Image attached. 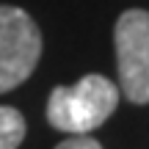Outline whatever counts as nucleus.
<instances>
[{
	"instance_id": "1",
	"label": "nucleus",
	"mask_w": 149,
	"mask_h": 149,
	"mask_svg": "<svg viewBox=\"0 0 149 149\" xmlns=\"http://www.w3.org/2000/svg\"><path fill=\"white\" fill-rule=\"evenodd\" d=\"M119 105V88L102 74H86L74 86H58L47 100V122L69 135H88Z\"/></svg>"
},
{
	"instance_id": "2",
	"label": "nucleus",
	"mask_w": 149,
	"mask_h": 149,
	"mask_svg": "<svg viewBox=\"0 0 149 149\" xmlns=\"http://www.w3.org/2000/svg\"><path fill=\"white\" fill-rule=\"evenodd\" d=\"M42 55L36 22L17 6H0V94L31 77Z\"/></svg>"
},
{
	"instance_id": "3",
	"label": "nucleus",
	"mask_w": 149,
	"mask_h": 149,
	"mask_svg": "<svg viewBox=\"0 0 149 149\" xmlns=\"http://www.w3.org/2000/svg\"><path fill=\"white\" fill-rule=\"evenodd\" d=\"M116 64L119 83L130 102H149V11L130 8L116 22Z\"/></svg>"
},
{
	"instance_id": "4",
	"label": "nucleus",
	"mask_w": 149,
	"mask_h": 149,
	"mask_svg": "<svg viewBox=\"0 0 149 149\" xmlns=\"http://www.w3.org/2000/svg\"><path fill=\"white\" fill-rule=\"evenodd\" d=\"M25 138V119L17 108L0 105V149H17Z\"/></svg>"
},
{
	"instance_id": "5",
	"label": "nucleus",
	"mask_w": 149,
	"mask_h": 149,
	"mask_svg": "<svg viewBox=\"0 0 149 149\" xmlns=\"http://www.w3.org/2000/svg\"><path fill=\"white\" fill-rule=\"evenodd\" d=\"M55 149H102L100 141H94L91 135H72V138L61 141Z\"/></svg>"
}]
</instances>
